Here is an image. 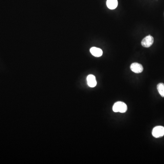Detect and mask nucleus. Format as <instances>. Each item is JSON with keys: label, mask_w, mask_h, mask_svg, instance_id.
<instances>
[{"label": "nucleus", "mask_w": 164, "mask_h": 164, "mask_svg": "<svg viewBox=\"0 0 164 164\" xmlns=\"http://www.w3.org/2000/svg\"><path fill=\"white\" fill-rule=\"evenodd\" d=\"M127 110V106L125 103L122 102H117L114 104L113 110L114 112H120L124 113Z\"/></svg>", "instance_id": "f257e3e1"}, {"label": "nucleus", "mask_w": 164, "mask_h": 164, "mask_svg": "<svg viewBox=\"0 0 164 164\" xmlns=\"http://www.w3.org/2000/svg\"><path fill=\"white\" fill-rule=\"evenodd\" d=\"M152 134L155 138L162 137L164 135V127L162 126L155 127L152 130Z\"/></svg>", "instance_id": "f03ea898"}, {"label": "nucleus", "mask_w": 164, "mask_h": 164, "mask_svg": "<svg viewBox=\"0 0 164 164\" xmlns=\"http://www.w3.org/2000/svg\"><path fill=\"white\" fill-rule=\"evenodd\" d=\"M154 43V38L150 35L146 36L142 40L141 45L145 47H149L152 46Z\"/></svg>", "instance_id": "7ed1b4c3"}, {"label": "nucleus", "mask_w": 164, "mask_h": 164, "mask_svg": "<svg viewBox=\"0 0 164 164\" xmlns=\"http://www.w3.org/2000/svg\"><path fill=\"white\" fill-rule=\"evenodd\" d=\"M130 69L133 72L136 73H140L143 71V67L141 64L134 63L130 65Z\"/></svg>", "instance_id": "20e7f679"}, {"label": "nucleus", "mask_w": 164, "mask_h": 164, "mask_svg": "<svg viewBox=\"0 0 164 164\" xmlns=\"http://www.w3.org/2000/svg\"><path fill=\"white\" fill-rule=\"evenodd\" d=\"M88 84L90 87L93 88L97 85L96 78L94 75L90 74L87 78Z\"/></svg>", "instance_id": "39448f33"}, {"label": "nucleus", "mask_w": 164, "mask_h": 164, "mask_svg": "<svg viewBox=\"0 0 164 164\" xmlns=\"http://www.w3.org/2000/svg\"><path fill=\"white\" fill-rule=\"evenodd\" d=\"M90 52L94 57H100L103 55V51L100 48L92 47L90 48Z\"/></svg>", "instance_id": "423d86ee"}, {"label": "nucleus", "mask_w": 164, "mask_h": 164, "mask_svg": "<svg viewBox=\"0 0 164 164\" xmlns=\"http://www.w3.org/2000/svg\"><path fill=\"white\" fill-rule=\"evenodd\" d=\"M107 6L109 9L113 10L115 9L118 6V1L117 0H107Z\"/></svg>", "instance_id": "0eeeda50"}, {"label": "nucleus", "mask_w": 164, "mask_h": 164, "mask_svg": "<svg viewBox=\"0 0 164 164\" xmlns=\"http://www.w3.org/2000/svg\"><path fill=\"white\" fill-rule=\"evenodd\" d=\"M157 90L160 95L162 97H164V84L160 83L157 86Z\"/></svg>", "instance_id": "6e6552de"}]
</instances>
